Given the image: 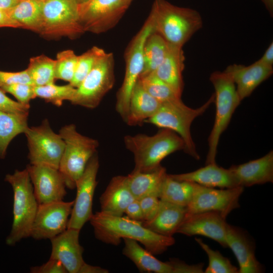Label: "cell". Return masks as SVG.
<instances>
[{
  "label": "cell",
  "instance_id": "cell-1",
  "mask_svg": "<svg viewBox=\"0 0 273 273\" xmlns=\"http://www.w3.org/2000/svg\"><path fill=\"white\" fill-rule=\"evenodd\" d=\"M96 238L107 244L118 245L124 238L141 243L153 255L161 254L173 245L175 240L155 233L144 226L142 222L127 216L113 215L103 211L93 214L89 220Z\"/></svg>",
  "mask_w": 273,
  "mask_h": 273
},
{
  "label": "cell",
  "instance_id": "cell-2",
  "mask_svg": "<svg viewBox=\"0 0 273 273\" xmlns=\"http://www.w3.org/2000/svg\"><path fill=\"white\" fill-rule=\"evenodd\" d=\"M149 16L154 32L169 43L182 48L203 26L197 11L175 6L166 0H155Z\"/></svg>",
  "mask_w": 273,
  "mask_h": 273
},
{
  "label": "cell",
  "instance_id": "cell-3",
  "mask_svg": "<svg viewBox=\"0 0 273 273\" xmlns=\"http://www.w3.org/2000/svg\"><path fill=\"white\" fill-rule=\"evenodd\" d=\"M124 143L127 149L133 155V170L141 172L158 167L167 156L185 148L182 139L174 131L165 128H161L153 135H126Z\"/></svg>",
  "mask_w": 273,
  "mask_h": 273
},
{
  "label": "cell",
  "instance_id": "cell-4",
  "mask_svg": "<svg viewBox=\"0 0 273 273\" xmlns=\"http://www.w3.org/2000/svg\"><path fill=\"white\" fill-rule=\"evenodd\" d=\"M5 180L11 184L13 191V221L6 242L9 246H14L22 239L30 237L39 204L26 168L7 174Z\"/></svg>",
  "mask_w": 273,
  "mask_h": 273
},
{
  "label": "cell",
  "instance_id": "cell-5",
  "mask_svg": "<svg viewBox=\"0 0 273 273\" xmlns=\"http://www.w3.org/2000/svg\"><path fill=\"white\" fill-rule=\"evenodd\" d=\"M214 101L213 94L205 103L196 109L187 106L181 100L162 103L154 115L145 122L177 133L184 142L186 153L199 160L200 156L192 137L191 126L195 119L203 114Z\"/></svg>",
  "mask_w": 273,
  "mask_h": 273
},
{
  "label": "cell",
  "instance_id": "cell-6",
  "mask_svg": "<svg viewBox=\"0 0 273 273\" xmlns=\"http://www.w3.org/2000/svg\"><path fill=\"white\" fill-rule=\"evenodd\" d=\"M209 79L215 90L214 102L216 113L208 140L209 149L206 164L215 163L220 137L227 128L233 113L241 102L234 82L225 71H214L211 74Z\"/></svg>",
  "mask_w": 273,
  "mask_h": 273
},
{
  "label": "cell",
  "instance_id": "cell-7",
  "mask_svg": "<svg viewBox=\"0 0 273 273\" xmlns=\"http://www.w3.org/2000/svg\"><path fill=\"white\" fill-rule=\"evenodd\" d=\"M59 134L64 141L65 148L59 170L64 178L66 187L73 190L88 162L96 154L99 143L96 140L79 133L73 124L62 127Z\"/></svg>",
  "mask_w": 273,
  "mask_h": 273
},
{
  "label": "cell",
  "instance_id": "cell-8",
  "mask_svg": "<svg viewBox=\"0 0 273 273\" xmlns=\"http://www.w3.org/2000/svg\"><path fill=\"white\" fill-rule=\"evenodd\" d=\"M154 32L153 25L149 16L144 24L129 42L124 53L125 72L121 86L116 94L115 108L125 122L130 96L143 69V49L147 37Z\"/></svg>",
  "mask_w": 273,
  "mask_h": 273
},
{
  "label": "cell",
  "instance_id": "cell-9",
  "mask_svg": "<svg viewBox=\"0 0 273 273\" xmlns=\"http://www.w3.org/2000/svg\"><path fill=\"white\" fill-rule=\"evenodd\" d=\"M114 82V56L112 53L105 52L76 88L75 95L70 102L89 109L95 108L113 88Z\"/></svg>",
  "mask_w": 273,
  "mask_h": 273
},
{
  "label": "cell",
  "instance_id": "cell-10",
  "mask_svg": "<svg viewBox=\"0 0 273 273\" xmlns=\"http://www.w3.org/2000/svg\"><path fill=\"white\" fill-rule=\"evenodd\" d=\"M84 32L75 0H47L42 2L39 33L47 37H76Z\"/></svg>",
  "mask_w": 273,
  "mask_h": 273
},
{
  "label": "cell",
  "instance_id": "cell-11",
  "mask_svg": "<svg viewBox=\"0 0 273 273\" xmlns=\"http://www.w3.org/2000/svg\"><path fill=\"white\" fill-rule=\"evenodd\" d=\"M24 133L28 143L30 164L59 169L65 142L59 133L53 130L48 120H43L39 126L28 127Z\"/></svg>",
  "mask_w": 273,
  "mask_h": 273
},
{
  "label": "cell",
  "instance_id": "cell-12",
  "mask_svg": "<svg viewBox=\"0 0 273 273\" xmlns=\"http://www.w3.org/2000/svg\"><path fill=\"white\" fill-rule=\"evenodd\" d=\"M130 0H89L78 5L80 23L84 32L99 34L113 28Z\"/></svg>",
  "mask_w": 273,
  "mask_h": 273
},
{
  "label": "cell",
  "instance_id": "cell-13",
  "mask_svg": "<svg viewBox=\"0 0 273 273\" xmlns=\"http://www.w3.org/2000/svg\"><path fill=\"white\" fill-rule=\"evenodd\" d=\"M244 187L220 188L204 187L196 184L192 200L187 206V215L213 211L226 216L239 207V198Z\"/></svg>",
  "mask_w": 273,
  "mask_h": 273
},
{
  "label": "cell",
  "instance_id": "cell-14",
  "mask_svg": "<svg viewBox=\"0 0 273 273\" xmlns=\"http://www.w3.org/2000/svg\"><path fill=\"white\" fill-rule=\"evenodd\" d=\"M99 161L96 153L88 162L84 172L76 183V196L68 223V229L81 230L93 215V202L97 185Z\"/></svg>",
  "mask_w": 273,
  "mask_h": 273
},
{
  "label": "cell",
  "instance_id": "cell-15",
  "mask_svg": "<svg viewBox=\"0 0 273 273\" xmlns=\"http://www.w3.org/2000/svg\"><path fill=\"white\" fill-rule=\"evenodd\" d=\"M74 200L39 204L30 237L35 240L51 239L67 229Z\"/></svg>",
  "mask_w": 273,
  "mask_h": 273
},
{
  "label": "cell",
  "instance_id": "cell-16",
  "mask_svg": "<svg viewBox=\"0 0 273 273\" xmlns=\"http://www.w3.org/2000/svg\"><path fill=\"white\" fill-rule=\"evenodd\" d=\"M38 204L62 201L67 194L64 178L58 169L45 165L26 167Z\"/></svg>",
  "mask_w": 273,
  "mask_h": 273
},
{
  "label": "cell",
  "instance_id": "cell-17",
  "mask_svg": "<svg viewBox=\"0 0 273 273\" xmlns=\"http://www.w3.org/2000/svg\"><path fill=\"white\" fill-rule=\"evenodd\" d=\"M225 219L219 213L213 211L186 214L176 233L189 236H205L226 248L228 223Z\"/></svg>",
  "mask_w": 273,
  "mask_h": 273
},
{
  "label": "cell",
  "instance_id": "cell-18",
  "mask_svg": "<svg viewBox=\"0 0 273 273\" xmlns=\"http://www.w3.org/2000/svg\"><path fill=\"white\" fill-rule=\"evenodd\" d=\"M80 231L67 228L50 239L52 245L50 258L59 261L67 272L78 273L85 262L82 256L84 249L79 241Z\"/></svg>",
  "mask_w": 273,
  "mask_h": 273
},
{
  "label": "cell",
  "instance_id": "cell-19",
  "mask_svg": "<svg viewBox=\"0 0 273 273\" xmlns=\"http://www.w3.org/2000/svg\"><path fill=\"white\" fill-rule=\"evenodd\" d=\"M227 247L234 253L239 265V273H260L262 265L255 255V243L247 232L229 223L226 226Z\"/></svg>",
  "mask_w": 273,
  "mask_h": 273
},
{
  "label": "cell",
  "instance_id": "cell-20",
  "mask_svg": "<svg viewBox=\"0 0 273 273\" xmlns=\"http://www.w3.org/2000/svg\"><path fill=\"white\" fill-rule=\"evenodd\" d=\"M224 71L232 78L239 99L242 101L272 75L273 68L256 61L249 66L237 64L230 65Z\"/></svg>",
  "mask_w": 273,
  "mask_h": 273
},
{
  "label": "cell",
  "instance_id": "cell-21",
  "mask_svg": "<svg viewBox=\"0 0 273 273\" xmlns=\"http://www.w3.org/2000/svg\"><path fill=\"white\" fill-rule=\"evenodd\" d=\"M229 169L238 186L251 187L273 182V151L258 159L237 165Z\"/></svg>",
  "mask_w": 273,
  "mask_h": 273
},
{
  "label": "cell",
  "instance_id": "cell-22",
  "mask_svg": "<svg viewBox=\"0 0 273 273\" xmlns=\"http://www.w3.org/2000/svg\"><path fill=\"white\" fill-rule=\"evenodd\" d=\"M169 175L176 180L193 182L209 188L239 187L231 170L218 166L216 163L207 164L192 172Z\"/></svg>",
  "mask_w": 273,
  "mask_h": 273
},
{
  "label": "cell",
  "instance_id": "cell-23",
  "mask_svg": "<svg viewBox=\"0 0 273 273\" xmlns=\"http://www.w3.org/2000/svg\"><path fill=\"white\" fill-rule=\"evenodd\" d=\"M135 200L128 185L126 176H114L100 197L101 211L123 216L127 206Z\"/></svg>",
  "mask_w": 273,
  "mask_h": 273
},
{
  "label": "cell",
  "instance_id": "cell-24",
  "mask_svg": "<svg viewBox=\"0 0 273 273\" xmlns=\"http://www.w3.org/2000/svg\"><path fill=\"white\" fill-rule=\"evenodd\" d=\"M187 213V207L160 199L159 206L154 217L143 225L160 235L173 237L183 221Z\"/></svg>",
  "mask_w": 273,
  "mask_h": 273
},
{
  "label": "cell",
  "instance_id": "cell-25",
  "mask_svg": "<svg viewBox=\"0 0 273 273\" xmlns=\"http://www.w3.org/2000/svg\"><path fill=\"white\" fill-rule=\"evenodd\" d=\"M185 57L183 48L169 43L167 54L160 66L153 72L181 97L184 89L183 72Z\"/></svg>",
  "mask_w": 273,
  "mask_h": 273
},
{
  "label": "cell",
  "instance_id": "cell-26",
  "mask_svg": "<svg viewBox=\"0 0 273 273\" xmlns=\"http://www.w3.org/2000/svg\"><path fill=\"white\" fill-rule=\"evenodd\" d=\"M167 175L166 168L161 165L147 172L133 170L128 174L129 188L135 199L154 196L159 198L162 187Z\"/></svg>",
  "mask_w": 273,
  "mask_h": 273
},
{
  "label": "cell",
  "instance_id": "cell-27",
  "mask_svg": "<svg viewBox=\"0 0 273 273\" xmlns=\"http://www.w3.org/2000/svg\"><path fill=\"white\" fill-rule=\"evenodd\" d=\"M161 104L145 90L139 79L130 96L125 122L131 126L145 122L154 115Z\"/></svg>",
  "mask_w": 273,
  "mask_h": 273
},
{
  "label": "cell",
  "instance_id": "cell-28",
  "mask_svg": "<svg viewBox=\"0 0 273 273\" xmlns=\"http://www.w3.org/2000/svg\"><path fill=\"white\" fill-rule=\"evenodd\" d=\"M123 239L124 242L122 250L123 255L131 260L141 272L173 273L172 267L169 261L163 262L158 260L133 239Z\"/></svg>",
  "mask_w": 273,
  "mask_h": 273
},
{
  "label": "cell",
  "instance_id": "cell-29",
  "mask_svg": "<svg viewBox=\"0 0 273 273\" xmlns=\"http://www.w3.org/2000/svg\"><path fill=\"white\" fill-rule=\"evenodd\" d=\"M42 2L37 0H20L7 11L21 28L39 33L41 23Z\"/></svg>",
  "mask_w": 273,
  "mask_h": 273
},
{
  "label": "cell",
  "instance_id": "cell-30",
  "mask_svg": "<svg viewBox=\"0 0 273 273\" xmlns=\"http://www.w3.org/2000/svg\"><path fill=\"white\" fill-rule=\"evenodd\" d=\"M168 48L169 43L158 33L153 32L147 37L144 46V66L140 76L153 73L157 69L164 60Z\"/></svg>",
  "mask_w": 273,
  "mask_h": 273
},
{
  "label": "cell",
  "instance_id": "cell-31",
  "mask_svg": "<svg viewBox=\"0 0 273 273\" xmlns=\"http://www.w3.org/2000/svg\"><path fill=\"white\" fill-rule=\"evenodd\" d=\"M28 115L0 110V158H5L10 143L28 127Z\"/></svg>",
  "mask_w": 273,
  "mask_h": 273
},
{
  "label": "cell",
  "instance_id": "cell-32",
  "mask_svg": "<svg viewBox=\"0 0 273 273\" xmlns=\"http://www.w3.org/2000/svg\"><path fill=\"white\" fill-rule=\"evenodd\" d=\"M196 183L178 180L167 174L163 183L159 198L180 206L187 207L191 202Z\"/></svg>",
  "mask_w": 273,
  "mask_h": 273
},
{
  "label": "cell",
  "instance_id": "cell-33",
  "mask_svg": "<svg viewBox=\"0 0 273 273\" xmlns=\"http://www.w3.org/2000/svg\"><path fill=\"white\" fill-rule=\"evenodd\" d=\"M55 60L44 55L31 58L26 70L35 86L54 83Z\"/></svg>",
  "mask_w": 273,
  "mask_h": 273
},
{
  "label": "cell",
  "instance_id": "cell-34",
  "mask_svg": "<svg viewBox=\"0 0 273 273\" xmlns=\"http://www.w3.org/2000/svg\"><path fill=\"white\" fill-rule=\"evenodd\" d=\"M139 79L145 90L161 103L181 100L180 96L153 72L140 76Z\"/></svg>",
  "mask_w": 273,
  "mask_h": 273
},
{
  "label": "cell",
  "instance_id": "cell-35",
  "mask_svg": "<svg viewBox=\"0 0 273 273\" xmlns=\"http://www.w3.org/2000/svg\"><path fill=\"white\" fill-rule=\"evenodd\" d=\"M76 88L70 83L58 85L51 83L41 86H35L36 97L44 100L58 107L61 106L64 101L71 102L74 98Z\"/></svg>",
  "mask_w": 273,
  "mask_h": 273
},
{
  "label": "cell",
  "instance_id": "cell-36",
  "mask_svg": "<svg viewBox=\"0 0 273 273\" xmlns=\"http://www.w3.org/2000/svg\"><path fill=\"white\" fill-rule=\"evenodd\" d=\"M105 52L103 49L94 46L78 56L74 74L69 83L74 87H77L92 69L97 60Z\"/></svg>",
  "mask_w": 273,
  "mask_h": 273
},
{
  "label": "cell",
  "instance_id": "cell-37",
  "mask_svg": "<svg viewBox=\"0 0 273 273\" xmlns=\"http://www.w3.org/2000/svg\"><path fill=\"white\" fill-rule=\"evenodd\" d=\"M195 240L208 257L209 264L204 272L238 273V268L233 265L231 261L218 251L212 249L201 239L196 238Z\"/></svg>",
  "mask_w": 273,
  "mask_h": 273
},
{
  "label": "cell",
  "instance_id": "cell-38",
  "mask_svg": "<svg viewBox=\"0 0 273 273\" xmlns=\"http://www.w3.org/2000/svg\"><path fill=\"white\" fill-rule=\"evenodd\" d=\"M77 59L78 56L71 50L58 53L55 60V79H61L70 83L74 74Z\"/></svg>",
  "mask_w": 273,
  "mask_h": 273
},
{
  "label": "cell",
  "instance_id": "cell-39",
  "mask_svg": "<svg viewBox=\"0 0 273 273\" xmlns=\"http://www.w3.org/2000/svg\"><path fill=\"white\" fill-rule=\"evenodd\" d=\"M35 86L27 83H15L1 87L4 92L12 95L21 104L29 105L31 100L36 98Z\"/></svg>",
  "mask_w": 273,
  "mask_h": 273
},
{
  "label": "cell",
  "instance_id": "cell-40",
  "mask_svg": "<svg viewBox=\"0 0 273 273\" xmlns=\"http://www.w3.org/2000/svg\"><path fill=\"white\" fill-rule=\"evenodd\" d=\"M0 88V110L20 115H28L29 105L23 104L9 98Z\"/></svg>",
  "mask_w": 273,
  "mask_h": 273
},
{
  "label": "cell",
  "instance_id": "cell-41",
  "mask_svg": "<svg viewBox=\"0 0 273 273\" xmlns=\"http://www.w3.org/2000/svg\"><path fill=\"white\" fill-rule=\"evenodd\" d=\"M15 83H27L33 85L26 69L16 72L0 71V88L3 86Z\"/></svg>",
  "mask_w": 273,
  "mask_h": 273
},
{
  "label": "cell",
  "instance_id": "cell-42",
  "mask_svg": "<svg viewBox=\"0 0 273 273\" xmlns=\"http://www.w3.org/2000/svg\"><path fill=\"white\" fill-rule=\"evenodd\" d=\"M142 210L144 221L152 220L158 210L160 200L154 196H147L138 200Z\"/></svg>",
  "mask_w": 273,
  "mask_h": 273
},
{
  "label": "cell",
  "instance_id": "cell-43",
  "mask_svg": "<svg viewBox=\"0 0 273 273\" xmlns=\"http://www.w3.org/2000/svg\"><path fill=\"white\" fill-rule=\"evenodd\" d=\"M31 273H66V269L58 260L50 258L46 263L39 266L31 267Z\"/></svg>",
  "mask_w": 273,
  "mask_h": 273
},
{
  "label": "cell",
  "instance_id": "cell-44",
  "mask_svg": "<svg viewBox=\"0 0 273 273\" xmlns=\"http://www.w3.org/2000/svg\"><path fill=\"white\" fill-rule=\"evenodd\" d=\"M173 268V273H200L203 272L204 264L200 263L189 265L178 259H171L169 261Z\"/></svg>",
  "mask_w": 273,
  "mask_h": 273
},
{
  "label": "cell",
  "instance_id": "cell-45",
  "mask_svg": "<svg viewBox=\"0 0 273 273\" xmlns=\"http://www.w3.org/2000/svg\"><path fill=\"white\" fill-rule=\"evenodd\" d=\"M124 214L131 219L142 222L144 221L142 210L138 200L135 199L127 206Z\"/></svg>",
  "mask_w": 273,
  "mask_h": 273
},
{
  "label": "cell",
  "instance_id": "cell-46",
  "mask_svg": "<svg viewBox=\"0 0 273 273\" xmlns=\"http://www.w3.org/2000/svg\"><path fill=\"white\" fill-rule=\"evenodd\" d=\"M21 28L20 25L14 20L7 11L0 9V27Z\"/></svg>",
  "mask_w": 273,
  "mask_h": 273
},
{
  "label": "cell",
  "instance_id": "cell-47",
  "mask_svg": "<svg viewBox=\"0 0 273 273\" xmlns=\"http://www.w3.org/2000/svg\"><path fill=\"white\" fill-rule=\"evenodd\" d=\"M266 66L272 67L273 65V42L270 43L263 56L257 60Z\"/></svg>",
  "mask_w": 273,
  "mask_h": 273
},
{
  "label": "cell",
  "instance_id": "cell-48",
  "mask_svg": "<svg viewBox=\"0 0 273 273\" xmlns=\"http://www.w3.org/2000/svg\"><path fill=\"white\" fill-rule=\"evenodd\" d=\"M109 271L98 266L91 265L84 262L80 268L78 273H108Z\"/></svg>",
  "mask_w": 273,
  "mask_h": 273
},
{
  "label": "cell",
  "instance_id": "cell-49",
  "mask_svg": "<svg viewBox=\"0 0 273 273\" xmlns=\"http://www.w3.org/2000/svg\"><path fill=\"white\" fill-rule=\"evenodd\" d=\"M20 0H0V9L8 11L13 8Z\"/></svg>",
  "mask_w": 273,
  "mask_h": 273
},
{
  "label": "cell",
  "instance_id": "cell-50",
  "mask_svg": "<svg viewBox=\"0 0 273 273\" xmlns=\"http://www.w3.org/2000/svg\"><path fill=\"white\" fill-rule=\"evenodd\" d=\"M271 16L273 14V0H261Z\"/></svg>",
  "mask_w": 273,
  "mask_h": 273
},
{
  "label": "cell",
  "instance_id": "cell-51",
  "mask_svg": "<svg viewBox=\"0 0 273 273\" xmlns=\"http://www.w3.org/2000/svg\"><path fill=\"white\" fill-rule=\"evenodd\" d=\"M78 5L82 4L89 0H75Z\"/></svg>",
  "mask_w": 273,
  "mask_h": 273
},
{
  "label": "cell",
  "instance_id": "cell-52",
  "mask_svg": "<svg viewBox=\"0 0 273 273\" xmlns=\"http://www.w3.org/2000/svg\"><path fill=\"white\" fill-rule=\"evenodd\" d=\"M37 1H40V2H44V1H47V0H37Z\"/></svg>",
  "mask_w": 273,
  "mask_h": 273
}]
</instances>
